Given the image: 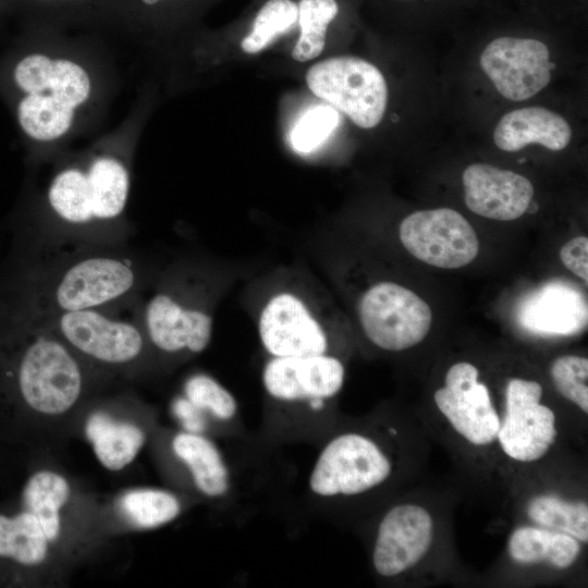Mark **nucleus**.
<instances>
[{"mask_svg":"<svg viewBox=\"0 0 588 588\" xmlns=\"http://www.w3.org/2000/svg\"><path fill=\"white\" fill-rule=\"evenodd\" d=\"M579 552L577 539L544 528L523 526L515 529L509 540L511 558L522 564L548 562L564 569L576 561Z\"/></svg>","mask_w":588,"mask_h":588,"instance_id":"nucleus-22","label":"nucleus"},{"mask_svg":"<svg viewBox=\"0 0 588 588\" xmlns=\"http://www.w3.org/2000/svg\"><path fill=\"white\" fill-rule=\"evenodd\" d=\"M174 416L180 420L185 431L203 433L208 427L205 418L182 395L175 397L171 405Z\"/></svg>","mask_w":588,"mask_h":588,"instance_id":"nucleus-34","label":"nucleus"},{"mask_svg":"<svg viewBox=\"0 0 588 588\" xmlns=\"http://www.w3.org/2000/svg\"><path fill=\"white\" fill-rule=\"evenodd\" d=\"M399 235L406 250L430 266L455 269L471 262L479 243L470 223L451 208L415 211L403 219Z\"/></svg>","mask_w":588,"mask_h":588,"instance_id":"nucleus-11","label":"nucleus"},{"mask_svg":"<svg viewBox=\"0 0 588 588\" xmlns=\"http://www.w3.org/2000/svg\"><path fill=\"white\" fill-rule=\"evenodd\" d=\"M366 338L377 347L400 352L421 342L432 321L429 305L415 292L394 282L368 287L357 303Z\"/></svg>","mask_w":588,"mask_h":588,"instance_id":"nucleus-10","label":"nucleus"},{"mask_svg":"<svg viewBox=\"0 0 588 588\" xmlns=\"http://www.w3.org/2000/svg\"><path fill=\"white\" fill-rule=\"evenodd\" d=\"M114 59L95 34L23 25L0 56V95L30 170L71 148L103 120L119 87Z\"/></svg>","mask_w":588,"mask_h":588,"instance_id":"nucleus-1","label":"nucleus"},{"mask_svg":"<svg viewBox=\"0 0 588 588\" xmlns=\"http://www.w3.org/2000/svg\"><path fill=\"white\" fill-rule=\"evenodd\" d=\"M171 446L200 493L217 499L232 490V471L220 449L206 436L182 431L174 436Z\"/></svg>","mask_w":588,"mask_h":588,"instance_id":"nucleus-19","label":"nucleus"},{"mask_svg":"<svg viewBox=\"0 0 588 588\" xmlns=\"http://www.w3.org/2000/svg\"><path fill=\"white\" fill-rule=\"evenodd\" d=\"M542 387L534 380L510 379L505 413L497 438L503 452L519 462L540 460L556 438L555 415L540 403Z\"/></svg>","mask_w":588,"mask_h":588,"instance_id":"nucleus-12","label":"nucleus"},{"mask_svg":"<svg viewBox=\"0 0 588 588\" xmlns=\"http://www.w3.org/2000/svg\"><path fill=\"white\" fill-rule=\"evenodd\" d=\"M434 402L453 428L475 445L491 443L500 428L499 415L486 384L475 382L460 388H440Z\"/></svg>","mask_w":588,"mask_h":588,"instance_id":"nucleus-16","label":"nucleus"},{"mask_svg":"<svg viewBox=\"0 0 588 588\" xmlns=\"http://www.w3.org/2000/svg\"><path fill=\"white\" fill-rule=\"evenodd\" d=\"M528 326L546 332L567 333L586 322V305L573 291L550 286L539 293L525 313Z\"/></svg>","mask_w":588,"mask_h":588,"instance_id":"nucleus-24","label":"nucleus"},{"mask_svg":"<svg viewBox=\"0 0 588 588\" xmlns=\"http://www.w3.org/2000/svg\"><path fill=\"white\" fill-rule=\"evenodd\" d=\"M571 137L572 130L566 120L542 107L510 111L493 132L494 144L504 151H517L530 144L558 151L568 145Z\"/></svg>","mask_w":588,"mask_h":588,"instance_id":"nucleus-18","label":"nucleus"},{"mask_svg":"<svg viewBox=\"0 0 588 588\" xmlns=\"http://www.w3.org/2000/svg\"><path fill=\"white\" fill-rule=\"evenodd\" d=\"M194 408L205 418L221 425L237 420L238 404L235 396L210 375L198 372L189 376L183 384V394Z\"/></svg>","mask_w":588,"mask_h":588,"instance_id":"nucleus-28","label":"nucleus"},{"mask_svg":"<svg viewBox=\"0 0 588 588\" xmlns=\"http://www.w3.org/2000/svg\"><path fill=\"white\" fill-rule=\"evenodd\" d=\"M563 265L574 274L588 282V238L577 236L566 242L561 250Z\"/></svg>","mask_w":588,"mask_h":588,"instance_id":"nucleus-33","label":"nucleus"},{"mask_svg":"<svg viewBox=\"0 0 588 588\" xmlns=\"http://www.w3.org/2000/svg\"><path fill=\"white\" fill-rule=\"evenodd\" d=\"M85 432L100 463L110 470H120L137 455L145 442L136 426L113 420L103 412L90 415Z\"/></svg>","mask_w":588,"mask_h":588,"instance_id":"nucleus-21","label":"nucleus"},{"mask_svg":"<svg viewBox=\"0 0 588 588\" xmlns=\"http://www.w3.org/2000/svg\"><path fill=\"white\" fill-rule=\"evenodd\" d=\"M550 375L558 392L587 414L588 359L576 355L559 357L553 362Z\"/></svg>","mask_w":588,"mask_h":588,"instance_id":"nucleus-32","label":"nucleus"},{"mask_svg":"<svg viewBox=\"0 0 588 588\" xmlns=\"http://www.w3.org/2000/svg\"><path fill=\"white\" fill-rule=\"evenodd\" d=\"M338 0H298V38L292 57L306 62L318 57L324 46L329 26L338 17Z\"/></svg>","mask_w":588,"mask_h":588,"instance_id":"nucleus-26","label":"nucleus"},{"mask_svg":"<svg viewBox=\"0 0 588 588\" xmlns=\"http://www.w3.org/2000/svg\"><path fill=\"white\" fill-rule=\"evenodd\" d=\"M120 509L139 528H155L172 522L181 513L180 500L171 492L138 489L125 493Z\"/></svg>","mask_w":588,"mask_h":588,"instance_id":"nucleus-30","label":"nucleus"},{"mask_svg":"<svg viewBox=\"0 0 588 588\" xmlns=\"http://www.w3.org/2000/svg\"><path fill=\"white\" fill-rule=\"evenodd\" d=\"M480 66L504 98L520 101L549 84L553 63L540 40L500 37L485 48Z\"/></svg>","mask_w":588,"mask_h":588,"instance_id":"nucleus-13","label":"nucleus"},{"mask_svg":"<svg viewBox=\"0 0 588 588\" xmlns=\"http://www.w3.org/2000/svg\"><path fill=\"white\" fill-rule=\"evenodd\" d=\"M206 0H115L114 27L137 39L162 33L191 19Z\"/></svg>","mask_w":588,"mask_h":588,"instance_id":"nucleus-20","label":"nucleus"},{"mask_svg":"<svg viewBox=\"0 0 588 588\" xmlns=\"http://www.w3.org/2000/svg\"><path fill=\"white\" fill-rule=\"evenodd\" d=\"M23 25L71 28L114 27L115 0H10Z\"/></svg>","mask_w":588,"mask_h":588,"instance_id":"nucleus-17","label":"nucleus"},{"mask_svg":"<svg viewBox=\"0 0 588 588\" xmlns=\"http://www.w3.org/2000/svg\"><path fill=\"white\" fill-rule=\"evenodd\" d=\"M344 379L345 366L338 355L268 357L261 384L270 431L282 438L322 432L324 415Z\"/></svg>","mask_w":588,"mask_h":588,"instance_id":"nucleus-4","label":"nucleus"},{"mask_svg":"<svg viewBox=\"0 0 588 588\" xmlns=\"http://www.w3.org/2000/svg\"><path fill=\"white\" fill-rule=\"evenodd\" d=\"M257 332L268 357L336 355L322 304L301 289L271 293L259 308Z\"/></svg>","mask_w":588,"mask_h":588,"instance_id":"nucleus-6","label":"nucleus"},{"mask_svg":"<svg viewBox=\"0 0 588 588\" xmlns=\"http://www.w3.org/2000/svg\"><path fill=\"white\" fill-rule=\"evenodd\" d=\"M0 295L37 315L135 307L144 268L123 246L17 248Z\"/></svg>","mask_w":588,"mask_h":588,"instance_id":"nucleus-3","label":"nucleus"},{"mask_svg":"<svg viewBox=\"0 0 588 588\" xmlns=\"http://www.w3.org/2000/svg\"><path fill=\"white\" fill-rule=\"evenodd\" d=\"M339 123L338 110L331 106H315L307 110L291 133L292 147L298 154L318 148Z\"/></svg>","mask_w":588,"mask_h":588,"instance_id":"nucleus-31","label":"nucleus"},{"mask_svg":"<svg viewBox=\"0 0 588 588\" xmlns=\"http://www.w3.org/2000/svg\"><path fill=\"white\" fill-rule=\"evenodd\" d=\"M28 313L39 319L73 352L106 365L121 366L135 362L149 342L134 311L132 317H124L119 315L118 310L107 309L49 315Z\"/></svg>","mask_w":588,"mask_h":588,"instance_id":"nucleus-7","label":"nucleus"},{"mask_svg":"<svg viewBox=\"0 0 588 588\" xmlns=\"http://www.w3.org/2000/svg\"><path fill=\"white\" fill-rule=\"evenodd\" d=\"M10 14V0H0V23Z\"/></svg>","mask_w":588,"mask_h":588,"instance_id":"nucleus-35","label":"nucleus"},{"mask_svg":"<svg viewBox=\"0 0 588 588\" xmlns=\"http://www.w3.org/2000/svg\"><path fill=\"white\" fill-rule=\"evenodd\" d=\"M465 204L478 216L512 221L531 203L534 187L528 179L487 163H473L463 172Z\"/></svg>","mask_w":588,"mask_h":588,"instance_id":"nucleus-15","label":"nucleus"},{"mask_svg":"<svg viewBox=\"0 0 588 588\" xmlns=\"http://www.w3.org/2000/svg\"><path fill=\"white\" fill-rule=\"evenodd\" d=\"M47 543L42 527L29 512L0 513V561L21 566L38 565L46 558Z\"/></svg>","mask_w":588,"mask_h":588,"instance_id":"nucleus-23","label":"nucleus"},{"mask_svg":"<svg viewBox=\"0 0 588 588\" xmlns=\"http://www.w3.org/2000/svg\"><path fill=\"white\" fill-rule=\"evenodd\" d=\"M433 537L428 511L416 504H400L382 517L372 550V564L383 577L396 576L418 563Z\"/></svg>","mask_w":588,"mask_h":588,"instance_id":"nucleus-14","label":"nucleus"},{"mask_svg":"<svg viewBox=\"0 0 588 588\" xmlns=\"http://www.w3.org/2000/svg\"><path fill=\"white\" fill-rule=\"evenodd\" d=\"M134 314L149 343L167 355L199 354L210 344L213 316L200 290L184 282L164 280Z\"/></svg>","mask_w":588,"mask_h":588,"instance_id":"nucleus-5","label":"nucleus"},{"mask_svg":"<svg viewBox=\"0 0 588 588\" xmlns=\"http://www.w3.org/2000/svg\"><path fill=\"white\" fill-rule=\"evenodd\" d=\"M310 91L362 128L377 126L385 112L388 86L380 70L352 56L326 59L306 73Z\"/></svg>","mask_w":588,"mask_h":588,"instance_id":"nucleus-9","label":"nucleus"},{"mask_svg":"<svg viewBox=\"0 0 588 588\" xmlns=\"http://www.w3.org/2000/svg\"><path fill=\"white\" fill-rule=\"evenodd\" d=\"M391 471L390 458L375 440L343 432L321 446L308 476V490L321 500L358 495L383 483Z\"/></svg>","mask_w":588,"mask_h":588,"instance_id":"nucleus-8","label":"nucleus"},{"mask_svg":"<svg viewBox=\"0 0 588 588\" xmlns=\"http://www.w3.org/2000/svg\"><path fill=\"white\" fill-rule=\"evenodd\" d=\"M151 100L145 85L113 130L41 164L46 174L27 189L15 216L17 248L123 246L132 228L133 163Z\"/></svg>","mask_w":588,"mask_h":588,"instance_id":"nucleus-2","label":"nucleus"},{"mask_svg":"<svg viewBox=\"0 0 588 588\" xmlns=\"http://www.w3.org/2000/svg\"><path fill=\"white\" fill-rule=\"evenodd\" d=\"M69 494L68 481L62 476L47 470L32 475L22 490L23 510L37 518L48 541L59 536V511L68 501Z\"/></svg>","mask_w":588,"mask_h":588,"instance_id":"nucleus-25","label":"nucleus"},{"mask_svg":"<svg viewBox=\"0 0 588 588\" xmlns=\"http://www.w3.org/2000/svg\"><path fill=\"white\" fill-rule=\"evenodd\" d=\"M527 514L542 527L567 534L578 541H588L586 502L567 501L551 494L537 495L528 502Z\"/></svg>","mask_w":588,"mask_h":588,"instance_id":"nucleus-27","label":"nucleus"},{"mask_svg":"<svg viewBox=\"0 0 588 588\" xmlns=\"http://www.w3.org/2000/svg\"><path fill=\"white\" fill-rule=\"evenodd\" d=\"M298 20V1L266 0L256 11L248 34L242 39L245 53L255 54L289 33Z\"/></svg>","mask_w":588,"mask_h":588,"instance_id":"nucleus-29","label":"nucleus"}]
</instances>
